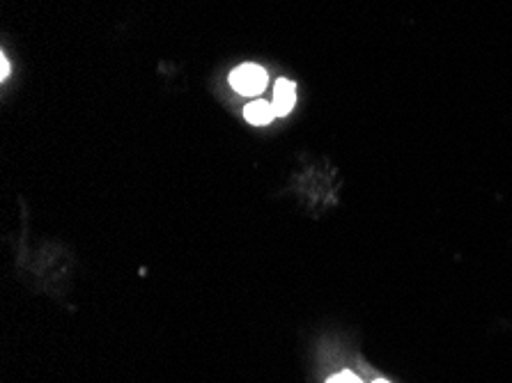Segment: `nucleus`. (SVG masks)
<instances>
[{"label":"nucleus","mask_w":512,"mask_h":383,"mask_svg":"<svg viewBox=\"0 0 512 383\" xmlns=\"http://www.w3.org/2000/svg\"><path fill=\"white\" fill-rule=\"evenodd\" d=\"M267 72L258 65H242L239 69H235L230 76L232 88H235L239 95L244 97H253L260 95L262 90L267 88Z\"/></svg>","instance_id":"1"},{"label":"nucleus","mask_w":512,"mask_h":383,"mask_svg":"<svg viewBox=\"0 0 512 383\" xmlns=\"http://www.w3.org/2000/svg\"><path fill=\"white\" fill-rule=\"evenodd\" d=\"M294 101H297V92H294V83L287 81V78H281V81L276 83L274 88V101H271V106H274L276 115H287L294 108Z\"/></svg>","instance_id":"2"},{"label":"nucleus","mask_w":512,"mask_h":383,"mask_svg":"<svg viewBox=\"0 0 512 383\" xmlns=\"http://www.w3.org/2000/svg\"><path fill=\"white\" fill-rule=\"evenodd\" d=\"M244 115H246L248 122L262 127V124H269L271 120H274L276 111H274V106L269 104V101H251V104L246 106Z\"/></svg>","instance_id":"3"},{"label":"nucleus","mask_w":512,"mask_h":383,"mask_svg":"<svg viewBox=\"0 0 512 383\" xmlns=\"http://www.w3.org/2000/svg\"><path fill=\"white\" fill-rule=\"evenodd\" d=\"M329 383H363L359 377H354L352 372H340L336 377H331Z\"/></svg>","instance_id":"4"},{"label":"nucleus","mask_w":512,"mask_h":383,"mask_svg":"<svg viewBox=\"0 0 512 383\" xmlns=\"http://www.w3.org/2000/svg\"><path fill=\"white\" fill-rule=\"evenodd\" d=\"M7 74H10V62H7V58L3 56L0 58V76L7 78Z\"/></svg>","instance_id":"5"},{"label":"nucleus","mask_w":512,"mask_h":383,"mask_svg":"<svg viewBox=\"0 0 512 383\" xmlns=\"http://www.w3.org/2000/svg\"><path fill=\"white\" fill-rule=\"evenodd\" d=\"M375 383H389V381H384V379H377Z\"/></svg>","instance_id":"6"}]
</instances>
